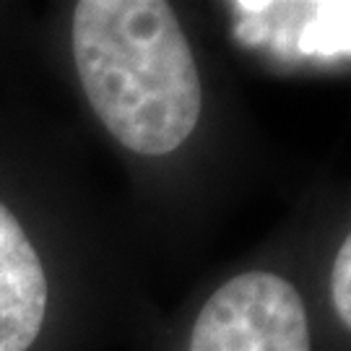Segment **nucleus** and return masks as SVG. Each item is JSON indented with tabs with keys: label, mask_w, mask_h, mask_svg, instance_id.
<instances>
[{
	"label": "nucleus",
	"mask_w": 351,
	"mask_h": 351,
	"mask_svg": "<svg viewBox=\"0 0 351 351\" xmlns=\"http://www.w3.org/2000/svg\"><path fill=\"white\" fill-rule=\"evenodd\" d=\"M117 294L75 130L0 91V351H91Z\"/></svg>",
	"instance_id": "obj_1"
},
{
	"label": "nucleus",
	"mask_w": 351,
	"mask_h": 351,
	"mask_svg": "<svg viewBox=\"0 0 351 351\" xmlns=\"http://www.w3.org/2000/svg\"><path fill=\"white\" fill-rule=\"evenodd\" d=\"M330 294H333V307L339 313L341 323L351 330V232L339 247V255L333 261V274H330Z\"/></svg>",
	"instance_id": "obj_5"
},
{
	"label": "nucleus",
	"mask_w": 351,
	"mask_h": 351,
	"mask_svg": "<svg viewBox=\"0 0 351 351\" xmlns=\"http://www.w3.org/2000/svg\"><path fill=\"white\" fill-rule=\"evenodd\" d=\"M32 75H45L39 13L24 3H0V91L24 94Z\"/></svg>",
	"instance_id": "obj_4"
},
{
	"label": "nucleus",
	"mask_w": 351,
	"mask_h": 351,
	"mask_svg": "<svg viewBox=\"0 0 351 351\" xmlns=\"http://www.w3.org/2000/svg\"><path fill=\"white\" fill-rule=\"evenodd\" d=\"M180 351H313L304 302L278 274H232L195 307Z\"/></svg>",
	"instance_id": "obj_3"
},
{
	"label": "nucleus",
	"mask_w": 351,
	"mask_h": 351,
	"mask_svg": "<svg viewBox=\"0 0 351 351\" xmlns=\"http://www.w3.org/2000/svg\"><path fill=\"white\" fill-rule=\"evenodd\" d=\"M45 78L128 162H175L201 138L208 86L167 0H58L39 11Z\"/></svg>",
	"instance_id": "obj_2"
}]
</instances>
